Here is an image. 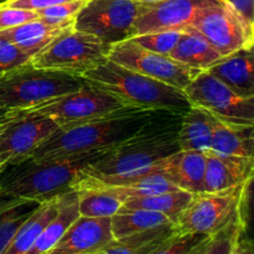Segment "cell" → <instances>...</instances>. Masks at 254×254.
I'll use <instances>...</instances> for the list:
<instances>
[{
  "mask_svg": "<svg viewBox=\"0 0 254 254\" xmlns=\"http://www.w3.org/2000/svg\"><path fill=\"white\" fill-rule=\"evenodd\" d=\"M180 122L181 114L158 112L135 134L92 161L79 176L102 178L148 170L180 150L178 145Z\"/></svg>",
  "mask_w": 254,
  "mask_h": 254,
  "instance_id": "1",
  "label": "cell"
},
{
  "mask_svg": "<svg viewBox=\"0 0 254 254\" xmlns=\"http://www.w3.org/2000/svg\"><path fill=\"white\" fill-rule=\"evenodd\" d=\"M158 112L130 108L79 126L59 128L29 159L66 158L109 149L135 134Z\"/></svg>",
  "mask_w": 254,
  "mask_h": 254,
  "instance_id": "2",
  "label": "cell"
},
{
  "mask_svg": "<svg viewBox=\"0 0 254 254\" xmlns=\"http://www.w3.org/2000/svg\"><path fill=\"white\" fill-rule=\"evenodd\" d=\"M107 150L37 161L27 159L16 165H7L0 174V189L12 197L37 202L59 197L73 191L82 171Z\"/></svg>",
  "mask_w": 254,
  "mask_h": 254,
  "instance_id": "3",
  "label": "cell"
},
{
  "mask_svg": "<svg viewBox=\"0 0 254 254\" xmlns=\"http://www.w3.org/2000/svg\"><path fill=\"white\" fill-rule=\"evenodd\" d=\"M84 83L113 94L128 106L181 114L191 103L185 92L121 66L108 59L79 76Z\"/></svg>",
  "mask_w": 254,
  "mask_h": 254,
  "instance_id": "4",
  "label": "cell"
},
{
  "mask_svg": "<svg viewBox=\"0 0 254 254\" xmlns=\"http://www.w3.org/2000/svg\"><path fill=\"white\" fill-rule=\"evenodd\" d=\"M83 84L73 74L40 69L29 64L0 78V109L21 111L40 106L77 91Z\"/></svg>",
  "mask_w": 254,
  "mask_h": 254,
  "instance_id": "5",
  "label": "cell"
},
{
  "mask_svg": "<svg viewBox=\"0 0 254 254\" xmlns=\"http://www.w3.org/2000/svg\"><path fill=\"white\" fill-rule=\"evenodd\" d=\"M251 184L252 181L220 192L193 193L176 220V232L212 236L232 221L246 217V201Z\"/></svg>",
  "mask_w": 254,
  "mask_h": 254,
  "instance_id": "6",
  "label": "cell"
},
{
  "mask_svg": "<svg viewBox=\"0 0 254 254\" xmlns=\"http://www.w3.org/2000/svg\"><path fill=\"white\" fill-rule=\"evenodd\" d=\"M130 108L134 107L128 106L113 94L84 83L77 91L19 112L50 117L60 128H66Z\"/></svg>",
  "mask_w": 254,
  "mask_h": 254,
  "instance_id": "7",
  "label": "cell"
},
{
  "mask_svg": "<svg viewBox=\"0 0 254 254\" xmlns=\"http://www.w3.org/2000/svg\"><path fill=\"white\" fill-rule=\"evenodd\" d=\"M108 51L109 47L98 37L72 26L32 57L30 64L40 69L64 72L79 77L103 62Z\"/></svg>",
  "mask_w": 254,
  "mask_h": 254,
  "instance_id": "8",
  "label": "cell"
},
{
  "mask_svg": "<svg viewBox=\"0 0 254 254\" xmlns=\"http://www.w3.org/2000/svg\"><path fill=\"white\" fill-rule=\"evenodd\" d=\"M149 4L134 0H87L74 20V29L98 37L111 47L134 37V22Z\"/></svg>",
  "mask_w": 254,
  "mask_h": 254,
  "instance_id": "9",
  "label": "cell"
},
{
  "mask_svg": "<svg viewBox=\"0 0 254 254\" xmlns=\"http://www.w3.org/2000/svg\"><path fill=\"white\" fill-rule=\"evenodd\" d=\"M191 106L210 112L221 122L254 126V97H242L213 77L201 72L184 88Z\"/></svg>",
  "mask_w": 254,
  "mask_h": 254,
  "instance_id": "10",
  "label": "cell"
},
{
  "mask_svg": "<svg viewBox=\"0 0 254 254\" xmlns=\"http://www.w3.org/2000/svg\"><path fill=\"white\" fill-rule=\"evenodd\" d=\"M189 27L197 31L222 57L254 46V29L246 24L230 0H220L202 9Z\"/></svg>",
  "mask_w": 254,
  "mask_h": 254,
  "instance_id": "11",
  "label": "cell"
},
{
  "mask_svg": "<svg viewBox=\"0 0 254 254\" xmlns=\"http://www.w3.org/2000/svg\"><path fill=\"white\" fill-rule=\"evenodd\" d=\"M107 59L181 91L201 73V71L184 66L169 56L149 51L130 39L112 45Z\"/></svg>",
  "mask_w": 254,
  "mask_h": 254,
  "instance_id": "12",
  "label": "cell"
},
{
  "mask_svg": "<svg viewBox=\"0 0 254 254\" xmlns=\"http://www.w3.org/2000/svg\"><path fill=\"white\" fill-rule=\"evenodd\" d=\"M16 112V118L0 130V155L7 165L27 160L60 128L50 117Z\"/></svg>",
  "mask_w": 254,
  "mask_h": 254,
  "instance_id": "13",
  "label": "cell"
},
{
  "mask_svg": "<svg viewBox=\"0 0 254 254\" xmlns=\"http://www.w3.org/2000/svg\"><path fill=\"white\" fill-rule=\"evenodd\" d=\"M220 0H163L149 4L134 22V36L160 31H184L196 15Z\"/></svg>",
  "mask_w": 254,
  "mask_h": 254,
  "instance_id": "14",
  "label": "cell"
},
{
  "mask_svg": "<svg viewBox=\"0 0 254 254\" xmlns=\"http://www.w3.org/2000/svg\"><path fill=\"white\" fill-rule=\"evenodd\" d=\"M113 241L111 217L78 216L49 254H99Z\"/></svg>",
  "mask_w": 254,
  "mask_h": 254,
  "instance_id": "15",
  "label": "cell"
},
{
  "mask_svg": "<svg viewBox=\"0 0 254 254\" xmlns=\"http://www.w3.org/2000/svg\"><path fill=\"white\" fill-rule=\"evenodd\" d=\"M205 192H220L240 188L253 180L254 158L223 155L206 150Z\"/></svg>",
  "mask_w": 254,
  "mask_h": 254,
  "instance_id": "16",
  "label": "cell"
},
{
  "mask_svg": "<svg viewBox=\"0 0 254 254\" xmlns=\"http://www.w3.org/2000/svg\"><path fill=\"white\" fill-rule=\"evenodd\" d=\"M205 151L178 150L159 163V171L173 185L190 193L205 192Z\"/></svg>",
  "mask_w": 254,
  "mask_h": 254,
  "instance_id": "17",
  "label": "cell"
},
{
  "mask_svg": "<svg viewBox=\"0 0 254 254\" xmlns=\"http://www.w3.org/2000/svg\"><path fill=\"white\" fill-rule=\"evenodd\" d=\"M253 46L243 47L216 62L208 73L242 97H254Z\"/></svg>",
  "mask_w": 254,
  "mask_h": 254,
  "instance_id": "18",
  "label": "cell"
},
{
  "mask_svg": "<svg viewBox=\"0 0 254 254\" xmlns=\"http://www.w3.org/2000/svg\"><path fill=\"white\" fill-rule=\"evenodd\" d=\"M73 25H52L42 20H32L19 26L0 31V36L19 47L30 57L36 56L47 45L51 44L60 34Z\"/></svg>",
  "mask_w": 254,
  "mask_h": 254,
  "instance_id": "19",
  "label": "cell"
},
{
  "mask_svg": "<svg viewBox=\"0 0 254 254\" xmlns=\"http://www.w3.org/2000/svg\"><path fill=\"white\" fill-rule=\"evenodd\" d=\"M218 119L200 107L191 106L181 116L178 130V145L180 150L206 151L210 149L211 139Z\"/></svg>",
  "mask_w": 254,
  "mask_h": 254,
  "instance_id": "20",
  "label": "cell"
},
{
  "mask_svg": "<svg viewBox=\"0 0 254 254\" xmlns=\"http://www.w3.org/2000/svg\"><path fill=\"white\" fill-rule=\"evenodd\" d=\"M169 57L179 64L197 71H207L222 59L220 54L195 30L185 29L181 31L175 47Z\"/></svg>",
  "mask_w": 254,
  "mask_h": 254,
  "instance_id": "21",
  "label": "cell"
},
{
  "mask_svg": "<svg viewBox=\"0 0 254 254\" xmlns=\"http://www.w3.org/2000/svg\"><path fill=\"white\" fill-rule=\"evenodd\" d=\"M79 216L77 205V191L64 193L60 198L56 216L46 225L36 238L32 247L25 254H49L50 251L61 240L67 228Z\"/></svg>",
  "mask_w": 254,
  "mask_h": 254,
  "instance_id": "22",
  "label": "cell"
},
{
  "mask_svg": "<svg viewBox=\"0 0 254 254\" xmlns=\"http://www.w3.org/2000/svg\"><path fill=\"white\" fill-rule=\"evenodd\" d=\"M208 150L223 155L254 156V126H238L218 121Z\"/></svg>",
  "mask_w": 254,
  "mask_h": 254,
  "instance_id": "23",
  "label": "cell"
},
{
  "mask_svg": "<svg viewBox=\"0 0 254 254\" xmlns=\"http://www.w3.org/2000/svg\"><path fill=\"white\" fill-rule=\"evenodd\" d=\"M62 196V195H61ZM55 197L51 200L44 201L39 205V207L27 217V220L22 223L11 238L9 245L1 254H25L32 245L35 243L36 238L41 233V231L46 227L47 223L56 216L59 211L60 198Z\"/></svg>",
  "mask_w": 254,
  "mask_h": 254,
  "instance_id": "24",
  "label": "cell"
},
{
  "mask_svg": "<svg viewBox=\"0 0 254 254\" xmlns=\"http://www.w3.org/2000/svg\"><path fill=\"white\" fill-rule=\"evenodd\" d=\"M192 193L184 190L169 191L127 200L119 210H148L165 215L175 225L176 220L190 202Z\"/></svg>",
  "mask_w": 254,
  "mask_h": 254,
  "instance_id": "25",
  "label": "cell"
},
{
  "mask_svg": "<svg viewBox=\"0 0 254 254\" xmlns=\"http://www.w3.org/2000/svg\"><path fill=\"white\" fill-rule=\"evenodd\" d=\"M170 225L174 223L165 215L148 210H119L111 217L114 240Z\"/></svg>",
  "mask_w": 254,
  "mask_h": 254,
  "instance_id": "26",
  "label": "cell"
},
{
  "mask_svg": "<svg viewBox=\"0 0 254 254\" xmlns=\"http://www.w3.org/2000/svg\"><path fill=\"white\" fill-rule=\"evenodd\" d=\"M174 233H176L175 225H170L127 236L114 240L99 254H149Z\"/></svg>",
  "mask_w": 254,
  "mask_h": 254,
  "instance_id": "27",
  "label": "cell"
},
{
  "mask_svg": "<svg viewBox=\"0 0 254 254\" xmlns=\"http://www.w3.org/2000/svg\"><path fill=\"white\" fill-rule=\"evenodd\" d=\"M77 205L79 216L106 218L116 215L123 202L103 189H83L77 191Z\"/></svg>",
  "mask_w": 254,
  "mask_h": 254,
  "instance_id": "28",
  "label": "cell"
},
{
  "mask_svg": "<svg viewBox=\"0 0 254 254\" xmlns=\"http://www.w3.org/2000/svg\"><path fill=\"white\" fill-rule=\"evenodd\" d=\"M41 202L26 198H19L0 212V254L14 237L20 226L39 207Z\"/></svg>",
  "mask_w": 254,
  "mask_h": 254,
  "instance_id": "29",
  "label": "cell"
},
{
  "mask_svg": "<svg viewBox=\"0 0 254 254\" xmlns=\"http://www.w3.org/2000/svg\"><path fill=\"white\" fill-rule=\"evenodd\" d=\"M87 0H73L37 10L39 19L52 25H74V20Z\"/></svg>",
  "mask_w": 254,
  "mask_h": 254,
  "instance_id": "30",
  "label": "cell"
},
{
  "mask_svg": "<svg viewBox=\"0 0 254 254\" xmlns=\"http://www.w3.org/2000/svg\"><path fill=\"white\" fill-rule=\"evenodd\" d=\"M180 34L181 31L149 32V34L136 35V36L131 37L130 40L138 44L139 46L149 50V51L169 56L171 50L175 47Z\"/></svg>",
  "mask_w": 254,
  "mask_h": 254,
  "instance_id": "31",
  "label": "cell"
},
{
  "mask_svg": "<svg viewBox=\"0 0 254 254\" xmlns=\"http://www.w3.org/2000/svg\"><path fill=\"white\" fill-rule=\"evenodd\" d=\"M210 237L202 233H174L149 254H188L193 247Z\"/></svg>",
  "mask_w": 254,
  "mask_h": 254,
  "instance_id": "32",
  "label": "cell"
},
{
  "mask_svg": "<svg viewBox=\"0 0 254 254\" xmlns=\"http://www.w3.org/2000/svg\"><path fill=\"white\" fill-rule=\"evenodd\" d=\"M31 57L0 36V78L30 64Z\"/></svg>",
  "mask_w": 254,
  "mask_h": 254,
  "instance_id": "33",
  "label": "cell"
},
{
  "mask_svg": "<svg viewBox=\"0 0 254 254\" xmlns=\"http://www.w3.org/2000/svg\"><path fill=\"white\" fill-rule=\"evenodd\" d=\"M242 221H246V217H240L232 221L225 228L211 236L202 254H231L237 228Z\"/></svg>",
  "mask_w": 254,
  "mask_h": 254,
  "instance_id": "34",
  "label": "cell"
},
{
  "mask_svg": "<svg viewBox=\"0 0 254 254\" xmlns=\"http://www.w3.org/2000/svg\"><path fill=\"white\" fill-rule=\"evenodd\" d=\"M37 19H39V14L35 10L5 6L0 4V31Z\"/></svg>",
  "mask_w": 254,
  "mask_h": 254,
  "instance_id": "35",
  "label": "cell"
},
{
  "mask_svg": "<svg viewBox=\"0 0 254 254\" xmlns=\"http://www.w3.org/2000/svg\"><path fill=\"white\" fill-rule=\"evenodd\" d=\"M68 1H73V0H5L0 4L5 5V6L20 7V9H29L37 11V10L45 9V7H50Z\"/></svg>",
  "mask_w": 254,
  "mask_h": 254,
  "instance_id": "36",
  "label": "cell"
},
{
  "mask_svg": "<svg viewBox=\"0 0 254 254\" xmlns=\"http://www.w3.org/2000/svg\"><path fill=\"white\" fill-rule=\"evenodd\" d=\"M231 254H253L252 242L247 235V221H242L238 226Z\"/></svg>",
  "mask_w": 254,
  "mask_h": 254,
  "instance_id": "37",
  "label": "cell"
},
{
  "mask_svg": "<svg viewBox=\"0 0 254 254\" xmlns=\"http://www.w3.org/2000/svg\"><path fill=\"white\" fill-rule=\"evenodd\" d=\"M232 2L233 7L237 10L246 24L254 29V19H253V0H230Z\"/></svg>",
  "mask_w": 254,
  "mask_h": 254,
  "instance_id": "38",
  "label": "cell"
},
{
  "mask_svg": "<svg viewBox=\"0 0 254 254\" xmlns=\"http://www.w3.org/2000/svg\"><path fill=\"white\" fill-rule=\"evenodd\" d=\"M17 117L16 111H7V109H0V130L4 128L6 124L14 121Z\"/></svg>",
  "mask_w": 254,
  "mask_h": 254,
  "instance_id": "39",
  "label": "cell"
},
{
  "mask_svg": "<svg viewBox=\"0 0 254 254\" xmlns=\"http://www.w3.org/2000/svg\"><path fill=\"white\" fill-rule=\"evenodd\" d=\"M136 2H140V4H155V2H160L163 0H134Z\"/></svg>",
  "mask_w": 254,
  "mask_h": 254,
  "instance_id": "40",
  "label": "cell"
},
{
  "mask_svg": "<svg viewBox=\"0 0 254 254\" xmlns=\"http://www.w3.org/2000/svg\"><path fill=\"white\" fill-rule=\"evenodd\" d=\"M6 166H7L6 161H5L4 158H2V156L0 155V174H1L2 171H4V169L6 168Z\"/></svg>",
  "mask_w": 254,
  "mask_h": 254,
  "instance_id": "41",
  "label": "cell"
},
{
  "mask_svg": "<svg viewBox=\"0 0 254 254\" xmlns=\"http://www.w3.org/2000/svg\"><path fill=\"white\" fill-rule=\"evenodd\" d=\"M2 1H5V0H1V1H0V2H2Z\"/></svg>",
  "mask_w": 254,
  "mask_h": 254,
  "instance_id": "42",
  "label": "cell"
},
{
  "mask_svg": "<svg viewBox=\"0 0 254 254\" xmlns=\"http://www.w3.org/2000/svg\"><path fill=\"white\" fill-rule=\"evenodd\" d=\"M0 1H1V0H0Z\"/></svg>",
  "mask_w": 254,
  "mask_h": 254,
  "instance_id": "43",
  "label": "cell"
}]
</instances>
